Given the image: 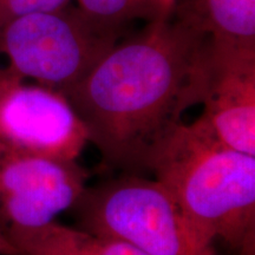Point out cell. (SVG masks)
<instances>
[{
	"mask_svg": "<svg viewBox=\"0 0 255 255\" xmlns=\"http://www.w3.org/2000/svg\"><path fill=\"white\" fill-rule=\"evenodd\" d=\"M209 38L168 17L117 43L62 92L108 167L148 174L152 154L206 90Z\"/></svg>",
	"mask_w": 255,
	"mask_h": 255,
	"instance_id": "obj_1",
	"label": "cell"
},
{
	"mask_svg": "<svg viewBox=\"0 0 255 255\" xmlns=\"http://www.w3.org/2000/svg\"><path fill=\"white\" fill-rule=\"evenodd\" d=\"M148 174L168 188L206 242L255 255V156L223 145L197 119L158 145Z\"/></svg>",
	"mask_w": 255,
	"mask_h": 255,
	"instance_id": "obj_2",
	"label": "cell"
},
{
	"mask_svg": "<svg viewBox=\"0 0 255 255\" xmlns=\"http://www.w3.org/2000/svg\"><path fill=\"white\" fill-rule=\"evenodd\" d=\"M71 209L76 227L145 255H215L168 188L145 175L123 173L87 187Z\"/></svg>",
	"mask_w": 255,
	"mask_h": 255,
	"instance_id": "obj_3",
	"label": "cell"
},
{
	"mask_svg": "<svg viewBox=\"0 0 255 255\" xmlns=\"http://www.w3.org/2000/svg\"><path fill=\"white\" fill-rule=\"evenodd\" d=\"M120 36L71 5L13 18L0 25V57L6 59L0 76L62 94L87 77Z\"/></svg>",
	"mask_w": 255,
	"mask_h": 255,
	"instance_id": "obj_4",
	"label": "cell"
},
{
	"mask_svg": "<svg viewBox=\"0 0 255 255\" xmlns=\"http://www.w3.org/2000/svg\"><path fill=\"white\" fill-rule=\"evenodd\" d=\"M89 142L84 124L53 89L0 76V143L45 157L77 161Z\"/></svg>",
	"mask_w": 255,
	"mask_h": 255,
	"instance_id": "obj_5",
	"label": "cell"
},
{
	"mask_svg": "<svg viewBox=\"0 0 255 255\" xmlns=\"http://www.w3.org/2000/svg\"><path fill=\"white\" fill-rule=\"evenodd\" d=\"M88 178L77 161L28 154L0 143V222L8 229L55 221L77 202Z\"/></svg>",
	"mask_w": 255,
	"mask_h": 255,
	"instance_id": "obj_6",
	"label": "cell"
},
{
	"mask_svg": "<svg viewBox=\"0 0 255 255\" xmlns=\"http://www.w3.org/2000/svg\"><path fill=\"white\" fill-rule=\"evenodd\" d=\"M203 113L199 119L220 143L255 156V50L209 40Z\"/></svg>",
	"mask_w": 255,
	"mask_h": 255,
	"instance_id": "obj_7",
	"label": "cell"
},
{
	"mask_svg": "<svg viewBox=\"0 0 255 255\" xmlns=\"http://www.w3.org/2000/svg\"><path fill=\"white\" fill-rule=\"evenodd\" d=\"M169 17L214 45L255 50V0H176Z\"/></svg>",
	"mask_w": 255,
	"mask_h": 255,
	"instance_id": "obj_8",
	"label": "cell"
},
{
	"mask_svg": "<svg viewBox=\"0 0 255 255\" xmlns=\"http://www.w3.org/2000/svg\"><path fill=\"white\" fill-rule=\"evenodd\" d=\"M6 235L19 255H145L123 241L56 220L38 227H9Z\"/></svg>",
	"mask_w": 255,
	"mask_h": 255,
	"instance_id": "obj_9",
	"label": "cell"
},
{
	"mask_svg": "<svg viewBox=\"0 0 255 255\" xmlns=\"http://www.w3.org/2000/svg\"><path fill=\"white\" fill-rule=\"evenodd\" d=\"M77 8L94 23L110 30L121 31L135 19L149 21L159 17L152 0H76Z\"/></svg>",
	"mask_w": 255,
	"mask_h": 255,
	"instance_id": "obj_10",
	"label": "cell"
},
{
	"mask_svg": "<svg viewBox=\"0 0 255 255\" xmlns=\"http://www.w3.org/2000/svg\"><path fill=\"white\" fill-rule=\"evenodd\" d=\"M71 0H0V25L37 12L57 11L70 6Z\"/></svg>",
	"mask_w": 255,
	"mask_h": 255,
	"instance_id": "obj_11",
	"label": "cell"
},
{
	"mask_svg": "<svg viewBox=\"0 0 255 255\" xmlns=\"http://www.w3.org/2000/svg\"><path fill=\"white\" fill-rule=\"evenodd\" d=\"M6 232L7 229L0 222V255H19L18 251L8 240Z\"/></svg>",
	"mask_w": 255,
	"mask_h": 255,
	"instance_id": "obj_12",
	"label": "cell"
},
{
	"mask_svg": "<svg viewBox=\"0 0 255 255\" xmlns=\"http://www.w3.org/2000/svg\"><path fill=\"white\" fill-rule=\"evenodd\" d=\"M176 0H152L156 9H157L159 17L168 18L170 15Z\"/></svg>",
	"mask_w": 255,
	"mask_h": 255,
	"instance_id": "obj_13",
	"label": "cell"
}]
</instances>
